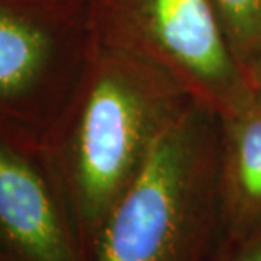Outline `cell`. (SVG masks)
Masks as SVG:
<instances>
[{
	"label": "cell",
	"mask_w": 261,
	"mask_h": 261,
	"mask_svg": "<svg viewBox=\"0 0 261 261\" xmlns=\"http://www.w3.org/2000/svg\"><path fill=\"white\" fill-rule=\"evenodd\" d=\"M187 98L157 66L91 41L80 85L46 150L88 261L110 211L160 133L189 107Z\"/></svg>",
	"instance_id": "cell-1"
},
{
	"label": "cell",
	"mask_w": 261,
	"mask_h": 261,
	"mask_svg": "<svg viewBox=\"0 0 261 261\" xmlns=\"http://www.w3.org/2000/svg\"><path fill=\"white\" fill-rule=\"evenodd\" d=\"M192 101L165 126L110 211L91 261H213L218 132Z\"/></svg>",
	"instance_id": "cell-2"
},
{
	"label": "cell",
	"mask_w": 261,
	"mask_h": 261,
	"mask_svg": "<svg viewBox=\"0 0 261 261\" xmlns=\"http://www.w3.org/2000/svg\"><path fill=\"white\" fill-rule=\"evenodd\" d=\"M0 261H88L46 152L4 130Z\"/></svg>",
	"instance_id": "cell-5"
},
{
	"label": "cell",
	"mask_w": 261,
	"mask_h": 261,
	"mask_svg": "<svg viewBox=\"0 0 261 261\" xmlns=\"http://www.w3.org/2000/svg\"><path fill=\"white\" fill-rule=\"evenodd\" d=\"M213 261H261V234L231 251L216 254Z\"/></svg>",
	"instance_id": "cell-8"
},
{
	"label": "cell",
	"mask_w": 261,
	"mask_h": 261,
	"mask_svg": "<svg viewBox=\"0 0 261 261\" xmlns=\"http://www.w3.org/2000/svg\"><path fill=\"white\" fill-rule=\"evenodd\" d=\"M90 51L86 7L0 0V130L46 152Z\"/></svg>",
	"instance_id": "cell-3"
},
{
	"label": "cell",
	"mask_w": 261,
	"mask_h": 261,
	"mask_svg": "<svg viewBox=\"0 0 261 261\" xmlns=\"http://www.w3.org/2000/svg\"><path fill=\"white\" fill-rule=\"evenodd\" d=\"M216 254L261 234V101L249 83L218 113Z\"/></svg>",
	"instance_id": "cell-6"
},
{
	"label": "cell",
	"mask_w": 261,
	"mask_h": 261,
	"mask_svg": "<svg viewBox=\"0 0 261 261\" xmlns=\"http://www.w3.org/2000/svg\"><path fill=\"white\" fill-rule=\"evenodd\" d=\"M37 2H46L54 5H68V7H86L88 0H37Z\"/></svg>",
	"instance_id": "cell-10"
},
{
	"label": "cell",
	"mask_w": 261,
	"mask_h": 261,
	"mask_svg": "<svg viewBox=\"0 0 261 261\" xmlns=\"http://www.w3.org/2000/svg\"><path fill=\"white\" fill-rule=\"evenodd\" d=\"M91 41L167 73L218 115L248 85L211 0H88Z\"/></svg>",
	"instance_id": "cell-4"
},
{
	"label": "cell",
	"mask_w": 261,
	"mask_h": 261,
	"mask_svg": "<svg viewBox=\"0 0 261 261\" xmlns=\"http://www.w3.org/2000/svg\"><path fill=\"white\" fill-rule=\"evenodd\" d=\"M246 80L251 86L253 93L256 94V98L261 101V56L251 59L249 63L243 66Z\"/></svg>",
	"instance_id": "cell-9"
},
{
	"label": "cell",
	"mask_w": 261,
	"mask_h": 261,
	"mask_svg": "<svg viewBox=\"0 0 261 261\" xmlns=\"http://www.w3.org/2000/svg\"><path fill=\"white\" fill-rule=\"evenodd\" d=\"M240 64L261 56V0H211Z\"/></svg>",
	"instance_id": "cell-7"
}]
</instances>
